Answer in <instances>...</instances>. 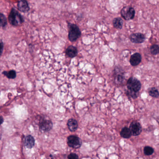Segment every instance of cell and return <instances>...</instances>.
I'll list each match as a JSON object with an SVG mask.
<instances>
[{
    "mask_svg": "<svg viewBox=\"0 0 159 159\" xmlns=\"http://www.w3.org/2000/svg\"><path fill=\"white\" fill-rule=\"evenodd\" d=\"M121 16L126 20L133 19L135 15V10L130 6H126L121 9Z\"/></svg>",
    "mask_w": 159,
    "mask_h": 159,
    "instance_id": "5b68a950",
    "label": "cell"
},
{
    "mask_svg": "<svg viewBox=\"0 0 159 159\" xmlns=\"http://www.w3.org/2000/svg\"><path fill=\"white\" fill-rule=\"evenodd\" d=\"M68 158L69 159H78L79 157L76 154L72 153L68 156Z\"/></svg>",
    "mask_w": 159,
    "mask_h": 159,
    "instance_id": "603a6c76",
    "label": "cell"
},
{
    "mask_svg": "<svg viewBox=\"0 0 159 159\" xmlns=\"http://www.w3.org/2000/svg\"><path fill=\"white\" fill-rule=\"evenodd\" d=\"M141 61V56L140 54L134 53L131 56L130 58V63L132 66H137Z\"/></svg>",
    "mask_w": 159,
    "mask_h": 159,
    "instance_id": "8fae6325",
    "label": "cell"
},
{
    "mask_svg": "<svg viewBox=\"0 0 159 159\" xmlns=\"http://www.w3.org/2000/svg\"><path fill=\"white\" fill-rule=\"evenodd\" d=\"M35 144V140L32 135H28L24 138V144L27 148L29 149L32 148L34 146Z\"/></svg>",
    "mask_w": 159,
    "mask_h": 159,
    "instance_id": "30bf717a",
    "label": "cell"
},
{
    "mask_svg": "<svg viewBox=\"0 0 159 159\" xmlns=\"http://www.w3.org/2000/svg\"><path fill=\"white\" fill-rule=\"evenodd\" d=\"M150 52L154 55H157L159 53V46L157 44L152 45L150 47Z\"/></svg>",
    "mask_w": 159,
    "mask_h": 159,
    "instance_id": "d6986e66",
    "label": "cell"
},
{
    "mask_svg": "<svg viewBox=\"0 0 159 159\" xmlns=\"http://www.w3.org/2000/svg\"><path fill=\"white\" fill-rule=\"evenodd\" d=\"M7 25V19L2 13H0V27L4 28Z\"/></svg>",
    "mask_w": 159,
    "mask_h": 159,
    "instance_id": "e0dca14e",
    "label": "cell"
},
{
    "mask_svg": "<svg viewBox=\"0 0 159 159\" xmlns=\"http://www.w3.org/2000/svg\"><path fill=\"white\" fill-rule=\"evenodd\" d=\"M148 93L149 95L153 98H158L159 96V92L156 88L153 87L149 89Z\"/></svg>",
    "mask_w": 159,
    "mask_h": 159,
    "instance_id": "ac0fdd59",
    "label": "cell"
},
{
    "mask_svg": "<svg viewBox=\"0 0 159 159\" xmlns=\"http://www.w3.org/2000/svg\"><path fill=\"white\" fill-rule=\"evenodd\" d=\"M124 77L123 73H119L116 74L115 77V80L117 83H121L124 80Z\"/></svg>",
    "mask_w": 159,
    "mask_h": 159,
    "instance_id": "7402d4cb",
    "label": "cell"
},
{
    "mask_svg": "<svg viewBox=\"0 0 159 159\" xmlns=\"http://www.w3.org/2000/svg\"><path fill=\"white\" fill-rule=\"evenodd\" d=\"M18 10L23 13H27L30 10L28 2L26 0H20L17 3Z\"/></svg>",
    "mask_w": 159,
    "mask_h": 159,
    "instance_id": "9c48e42d",
    "label": "cell"
},
{
    "mask_svg": "<svg viewBox=\"0 0 159 159\" xmlns=\"http://www.w3.org/2000/svg\"><path fill=\"white\" fill-rule=\"evenodd\" d=\"M130 41L132 43H143L145 40V36L142 33H134L130 35Z\"/></svg>",
    "mask_w": 159,
    "mask_h": 159,
    "instance_id": "ba28073f",
    "label": "cell"
},
{
    "mask_svg": "<svg viewBox=\"0 0 159 159\" xmlns=\"http://www.w3.org/2000/svg\"><path fill=\"white\" fill-rule=\"evenodd\" d=\"M120 135L122 138L125 139H128L132 135L131 131L129 128L127 127H124L121 129L120 132Z\"/></svg>",
    "mask_w": 159,
    "mask_h": 159,
    "instance_id": "9a60e30c",
    "label": "cell"
},
{
    "mask_svg": "<svg viewBox=\"0 0 159 159\" xmlns=\"http://www.w3.org/2000/svg\"><path fill=\"white\" fill-rule=\"evenodd\" d=\"M67 126L69 131L73 132L76 131L78 128V122L74 119H70L68 121Z\"/></svg>",
    "mask_w": 159,
    "mask_h": 159,
    "instance_id": "4fadbf2b",
    "label": "cell"
},
{
    "mask_svg": "<svg viewBox=\"0 0 159 159\" xmlns=\"http://www.w3.org/2000/svg\"><path fill=\"white\" fill-rule=\"evenodd\" d=\"M127 94L128 96H129L131 98L134 99L137 98L138 97V95H139V92H137L128 90Z\"/></svg>",
    "mask_w": 159,
    "mask_h": 159,
    "instance_id": "ffe728a7",
    "label": "cell"
},
{
    "mask_svg": "<svg viewBox=\"0 0 159 159\" xmlns=\"http://www.w3.org/2000/svg\"><path fill=\"white\" fill-rule=\"evenodd\" d=\"M2 74L9 79H14L16 77V71L14 70L3 71L2 72Z\"/></svg>",
    "mask_w": 159,
    "mask_h": 159,
    "instance_id": "2e32d148",
    "label": "cell"
},
{
    "mask_svg": "<svg viewBox=\"0 0 159 159\" xmlns=\"http://www.w3.org/2000/svg\"><path fill=\"white\" fill-rule=\"evenodd\" d=\"M114 27L116 29H122L123 26V20L120 17L115 18L113 21Z\"/></svg>",
    "mask_w": 159,
    "mask_h": 159,
    "instance_id": "5bb4252c",
    "label": "cell"
},
{
    "mask_svg": "<svg viewBox=\"0 0 159 159\" xmlns=\"http://www.w3.org/2000/svg\"><path fill=\"white\" fill-rule=\"evenodd\" d=\"M66 54L68 57L73 58L77 56L78 50L77 48L73 45H70L68 47L66 50Z\"/></svg>",
    "mask_w": 159,
    "mask_h": 159,
    "instance_id": "7c38bea8",
    "label": "cell"
},
{
    "mask_svg": "<svg viewBox=\"0 0 159 159\" xmlns=\"http://www.w3.org/2000/svg\"><path fill=\"white\" fill-rule=\"evenodd\" d=\"M4 122V119H3V118L2 116L0 115V125H1Z\"/></svg>",
    "mask_w": 159,
    "mask_h": 159,
    "instance_id": "d4e9b609",
    "label": "cell"
},
{
    "mask_svg": "<svg viewBox=\"0 0 159 159\" xmlns=\"http://www.w3.org/2000/svg\"><path fill=\"white\" fill-rule=\"evenodd\" d=\"M68 38L72 42L76 41L81 36V31L79 27L75 24L68 23Z\"/></svg>",
    "mask_w": 159,
    "mask_h": 159,
    "instance_id": "7a4b0ae2",
    "label": "cell"
},
{
    "mask_svg": "<svg viewBox=\"0 0 159 159\" xmlns=\"http://www.w3.org/2000/svg\"><path fill=\"white\" fill-rule=\"evenodd\" d=\"M154 152L153 148L149 146L145 147L144 148V153L145 155H150L153 154Z\"/></svg>",
    "mask_w": 159,
    "mask_h": 159,
    "instance_id": "44dd1931",
    "label": "cell"
},
{
    "mask_svg": "<svg viewBox=\"0 0 159 159\" xmlns=\"http://www.w3.org/2000/svg\"><path fill=\"white\" fill-rule=\"evenodd\" d=\"M67 144L69 147L77 149L81 146L82 141L75 135H70L67 138Z\"/></svg>",
    "mask_w": 159,
    "mask_h": 159,
    "instance_id": "277c9868",
    "label": "cell"
},
{
    "mask_svg": "<svg viewBox=\"0 0 159 159\" xmlns=\"http://www.w3.org/2000/svg\"><path fill=\"white\" fill-rule=\"evenodd\" d=\"M9 23L13 26H20L24 22V18L15 9L12 8L8 16Z\"/></svg>",
    "mask_w": 159,
    "mask_h": 159,
    "instance_id": "6da1fadb",
    "label": "cell"
},
{
    "mask_svg": "<svg viewBox=\"0 0 159 159\" xmlns=\"http://www.w3.org/2000/svg\"><path fill=\"white\" fill-rule=\"evenodd\" d=\"M127 86L128 90L138 92L140 90L141 84L137 78L131 77L128 80Z\"/></svg>",
    "mask_w": 159,
    "mask_h": 159,
    "instance_id": "3957f363",
    "label": "cell"
},
{
    "mask_svg": "<svg viewBox=\"0 0 159 159\" xmlns=\"http://www.w3.org/2000/svg\"><path fill=\"white\" fill-rule=\"evenodd\" d=\"M39 126L42 132H48L53 127V123L49 119H43L39 122Z\"/></svg>",
    "mask_w": 159,
    "mask_h": 159,
    "instance_id": "8992f818",
    "label": "cell"
},
{
    "mask_svg": "<svg viewBox=\"0 0 159 159\" xmlns=\"http://www.w3.org/2000/svg\"><path fill=\"white\" fill-rule=\"evenodd\" d=\"M129 129L131 131L132 135L133 136H138L141 132V124L137 121H133L130 124Z\"/></svg>",
    "mask_w": 159,
    "mask_h": 159,
    "instance_id": "52a82bcc",
    "label": "cell"
},
{
    "mask_svg": "<svg viewBox=\"0 0 159 159\" xmlns=\"http://www.w3.org/2000/svg\"></svg>",
    "mask_w": 159,
    "mask_h": 159,
    "instance_id": "484cf974",
    "label": "cell"
},
{
    "mask_svg": "<svg viewBox=\"0 0 159 159\" xmlns=\"http://www.w3.org/2000/svg\"><path fill=\"white\" fill-rule=\"evenodd\" d=\"M3 48H4V43L0 39V56L2 54L3 52Z\"/></svg>",
    "mask_w": 159,
    "mask_h": 159,
    "instance_id": "cb8c5ba5",
    "label": "cell"
}]
</instances>
